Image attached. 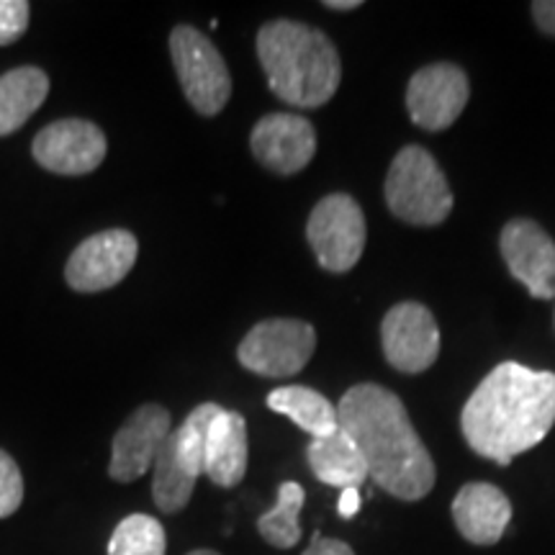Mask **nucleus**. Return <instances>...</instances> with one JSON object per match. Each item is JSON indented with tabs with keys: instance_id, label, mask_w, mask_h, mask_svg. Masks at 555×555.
Returning <instances> with one entry per match:
<instances>
[{
	"instance_id": "nucleus-1",
	"label": "nucleus",
	"mask_w": 555,
	"mask_h": 555,
	"mask_svg": "<svg viewBox=\"0 0 555 555\" xmlns=\"http://www.w3.org/2000/svg\"><path fill=\"white\" fill-rule=\"evenodd\" d=\"M555 425V373L502 363L470 393L461 429L474 453L499 466L545 440Z\"/></svg>"
},
{
	"instance_id": "nucleus-2",
	"label": "nucleus",
	"mask_w": 555,
	"mask_h": 555,
	"mask_svg": "<svg viewBox=\"0 0 555 555\" xmlns=\"http://www.w3.org/2000/svg\"><path fill=\"white\" fill-rule=\"evenodd\" d=\"M339 429L367 463V476L401 502L425 499L435 486V463L409 420L406 406L384 386L358 384L339 399Z\"/></svg>"
},
{
	"instance_id": "nucleus-3",
	"label": "nucleus",
	"mask_w": 555,
	"mask_h": 555,
	"mask_svg": "<svg viewBox=\"0 0 555 555\" xmlns=\"http://www.w3.org/2000/svg\"><path fill=\"white\" fill-rule=\"evenodd\" d=\"M258 57L268 86L296 108H319L335 99L343 62L324 31L278 18L258 31Z\"/></svg>"
},
{
	"instance_id": "nucleus-4",
	"label": "nucleus",
	"mask_w": 555,
	"mask_h": 555,
	"mask_svg": "<svg viewBox=\"0 0 555 555\" xmlns=\"http://www.w3.org/2000/svg\"><path fill=\"white\" fill-rule=\"evenodd\" d=\"M386 204L393 217L414 227H435L450 217L453 191L425 147L409 144L393 157L386 176Z\"/></svg>"
},
{
	"instance_id": "nucleus-5",
	"label": "nucleus",
	"mask_w": 555,
	"mask_h": 555,
	"mask_svg": "<svg viewBox=\"0 0 555 555\" xmlns=\"http://www.w3.org/2000/svg\"><path fill=\"white\" fill-rule=\"evenodd\" d=\"M170 54L180 88L201 116H217L232 99V75L214 41L196 26L180 24L170 34Z\"/></svg>"
},
{
	"instance_id": "nucleus-6",
	"label": "nucleus",
	"mask_w": 555,
	"mask_h": 555,
	"mask_svg": "<svg viewBox=\"0 0 555 555\" xmlns=\"http://www.w3.org/2000/svg\"><path fill=\"white\" fill-rule=\"evenodd\" d=\"M317 350V332L301 319H266L240 343L242 367L266 378H291L301 373Z\"/></svg>"
},
{
	"instance_id": "nucleus-7",
	"label": "nucleus",
	"mask_w": 555,
	"mask_h": 555,
	"mask_svg": "<svg viewBox=\"0 0 555 555\" xmlns=\"http://www.w3.org/2000/svg\"><path fill=\"white\" fill-rule=\"evenodd\" d=\"M363 208L347 193H332L311 211L307 240L317 253L319 266L330 273H347L358 266L365 249Z\"/></svg>"
},
{
	"instance_id": "nucleus-8",
	"label": "nucleus",
	"mask_w": 555,
	"mask_h": 555,
	"mask_svg": "<svg viewBox=\"0 0 555 555\" xmlns=\"http://www.w3.org/2000/svg\"><path fill=\"white\" fill-rule=\"evenodd\" d=\"M139 242L127 229H106L82 240L65 266L67 286L78 294H99L119 286L134 268Z\"/></svg>"
},
{
	"instance_id": "nucleus-9",
	"label": "nucleus",
	"mask_w": 555,
	"mask_h": 555,
	"mask_svg": "<svg viewBox=\"0 0 555 555\" xmlns=\"http://www.w3.org/2000/svg\"><path fill=\"white\" fill-rule=\"evenodd\" d=\"M106 134L88 119H60L34 137L31 155L54 176H88L106 159Z\"/></svg>"
},
{
	"instance_id": "nucleus-10",
	"label": "nucleus",
	"mask_w": 555,
	"mask_h": 555,
	"mask_svg": "<svg viewBox=\"0 0 555 555\" xmlns=\"http://www.w3.org/2000/svg\"><path fill=\"white\" fill-rule=\"evenodd\" d=\"M468 78L457 65L435 62L416 69L406 88V108L416 127L442 131L453 127L468 103Z\"/></svg>"
},
{
	"instance_id": "nucleus-11",
	"label": "nucleus",
	"mask_w": 555,
	"mask_h": 555,
	"mask_svg": "<svg viewBox=\"0 0 555 555\" xmlns=\"http://www.w3.org/2000/svg\"><path fill=\"white\" fill-rule=\"evenodd\" d=\"M384 356L401 373H422L440 356V330L425 304H397L380 324Z\"/></svg>"
},
{
	"instance_id": "nucleus-12",
	"label": "nucleus",
	"mask_w": 555,
	"mask_h": 555,
	"mask_svg": "<svg viewBox=\"0 0 555 555\" xmlns=\"http://www.w3.org/2000/svg\"><path fill=\"white\" fill-rule=\"evenodd\" d=\"M170 412L159 404H142L114 435L108 476L119 483H131L155 466L159 450L170 437Z\"/></svg>"
},
{
	"instance_id": "nucleus-13",
	"label": "nucleus",
	"mask_w": 555,
	"mask_h": 555,
	"mask_svg": "<svg viewBox=\"0 0 555 555\" xmlns=\"http://www.w3.org/2000/svg\"><path fill=\"white\" fill-rule=\"evenodd\" d=\"M509 273L530 291L532 298H555V242L532 219H512L499 237Z\"/></svg>"
},
{
	"instance_id": "nucleus-14",
	"label": "nucleus",
	"mask_w": 555,
	"mask_h": 555,
	"mask_svg": "<svg viewBox=\"0 0 555 555\" xmlns=\"http://www.w3.org/2000/svg\"><path fill=\"white\" fill-rule=\"evenodd\" d=\"M249 147L266 170L275 176H296L314 159L317 131L298 114H268L255 124Z\"/></svg>"
},
{
	"instance_id": "nucleus-15",
	"label": "nucleus",
	"mask_w": 555,
	"mask_h": 555,
	"mask_svg": "<svg viewBox=\"0 0 555 555\" xmlns=\"http://www.w3.org/2000/svg\"><path fill=\"white\" fill-rule=\"evenodd\" d=\"M453 519L461 535L474 545H494L504 538L512 519V504L491 483H466L453 499Z\"/></svg>"
},
{
	"instance_id": "nucleus-16",
	"label": "nucleus",
	"mask_w": 555,
	"mask_h": 555,
	"mask_svg": "<svg viewBox=\"0 0 555 555\" xmlns=\"http://www.w3.org/2000/svg\"><path fill=\"white\" fill-rule=\"evenodd\" d=\"M247 457L249 448L245 416L232 412V409H221L217 420L208 427L204 474L221 489H232V486L242 483V478L247 474Z\"/></svg>"
},
{
	"instance_id": "nucleus-17",
	"label": "nucleus",
	"mask_w": 555,
	"mask_h": 555,
	"mask_svg": "<svg viewBox=\"0 0 555 555\" xmlns=\"http://www.w3.org/2000/svg\"><path fill=\"white\" fill-rule=\"evenodd\" d=\"M309 466L322 483L337 489H360L367 478V463L350 435L337 429L330 437H317L307 450Z\"/></svg>"
},
{
	"instance_id": "nucleus-18",
	"label": "nucleus",
	"mask_w": 555,
	"mask_h": 555,
	"mask_svg": "<svg viewBox=\"0 0 555 555\" xmlns=\"http://www.w3.org/2000/svg\"><path fill=\"white\" fill-rule=\"evenodd\" d=\"M50 93L44 69L24 65L0 75V137L18 131L41 108Z\"/></svg>"
},
{
	"instance_id": "nucleus-19",
	"label": "nucleus",
	"mask_w": 555,
	"mask_h": 555,
	"mask_svg": "<svg viewBox=\"0 0 555 555\" xmlns=\"http://www.w3.org/2000/svg\"><path fill=\"white\" fill-rule=\"evenodd\" d=\"M268 406L273 412L288 416L304 433L317 437H330L339 429L337 406L327 397L307 386H281L268 393Z\"/></svg>"
},
{
	"instance_id": "nucleus-20",
	"label": "nucleus",
	"mask_w": 555,
	"mask_h": 555,
	"mask_svg": "<svg viewBox=\"0 0 555 555\" xmlns=\"http://www.w3.org/2000/svg\"><path fill=\"white\" fill-rule=\"evenodd\" d=\"M198 476L185 466L183 457L178 453L176 437L165 440L163 450H159L155 466H152V499L163 515H178L189 506L193 489H196Z\"/></svg>"
},
{
	"instance_id": "nucleus-21",
	"label": "nucleus",
	"mask_w": 555,
	"mask_h": 555,
	"mask_svg": "<svg viewBox=\"0 0 555 555\" xmlns=\"http://www.w3.org/2000/svg\"><path fill=\"white\" fill-rule=\"evenodd\" d=\"M304 502H307V494H304L301 483L296 481L281 483L275 506L258 519L260 538L273 547H278V551H288V547L298 545V540H301L298 515H301Z\"/></svg>"
},
{
	"instance_id": "nucleus-22",
	"label": "nucleus",
	"mask_w": 555,
	"mask_h": 555,
	"mask_svg": "<svg viewBox=\"0 0 555 555\" xmlns=\"http://www.w3.org/2000/svg\"><path fill=\"white\" fill-rule=\"evenodd\" d=\"M165 527L150 515H129L116 525L108 555H165Z\"/></svg>"
},
{
	"instance_id": "nucleus-23",
	"label": "nucleus",
	"mask_w": 555,
	"mask_h": 555,
	"mask_svg": "<svg viewBox=\"0 0 555 555\" xmlns=\"http://www.w3.org/2000/svg\"><path fill=\"white\" fill-rule=\"evenodd\" d=\"M21 502H24V476L18 463L5 450H0V519L16 515Z\"/></svg>"
},
{
	"instance_id": "nucleus-24",
	"label": "nucleus",
	"mask_w": 555,
	"mask_h": 555,
	"mask_svg": "<svg viewBox=\"0 0 555 555\" xmlns=\"http://www.w3.org/2000/svg\"><path fill=\"white\" fill-rule=\"evenodd\" d=\"M31 5L26 0H0V47H9L29 29Z\"/></svg>"
},
{
	"instance_id": "nucleus-25",
	"label": "nucleus",
	"mask_w": 555,
	"mask_h": 555,
	"mask_svg": "<svg viewBox=\"0 0 555 555\" xmlns=\"http://www.w3.org/2000/svg\"><path fill=\"white\" fill-rule=\"evenodd\" d=\"M304 555H356V551L343 543V540L322 538L319 532H314V540H311V545L304 551Z\"/></svg>"
},
{
	"instance_id": "nucleus-26",
	"label": "nucleus",
	"mask_w": 555,
	"mask_h": 555,
	"mask_svg": "<svg viewBox=\"0 0 555 555\" xmlns=\"http://www.w3.org/2000/svg\"><path fill=\"white\" fill-rule=\"evenodd\" d=\"M532 18L545 31L547 37H555V0H538L532 3Z\"/></svg>"
},
{
	"instance_id": "nucleus-27",
	"label": "nucleus",
	"mask_w": 555,
	"mask_h": 555,
	"mask_svg": "<svg viewBox=\"0 0 555 555\" xmlns=\"http://www.w3.org/2000/svg\"><path fill=\"white\" fill-rule=\"evenodd\" d=\"M337 512H339V517H343V519L356 517L360 512V491L358 489H343V494H339Z\"/></svg>"
},
{
	"instance_id": "nucleus-28",
	"label": "nucleus",
	"mask_w": 555,
	"mask_h": 555,
	"mask_svg": "<svg viewBox=\"0 0 555 555\" xmlns=\"http://www.w3.org/2000/svg\"><path fill=\"white\" fill-rule=\"evenodd\" d=\"M327 5L330 11H356V9H360V0H327Z\"/></svg>"
},
{
	"instance_id": "nucleus-29",
	"label": "nucleus",
	"mask_w": 555,
	"mask_h": 555,
	"mask_svg": "<svg viewBox=\"0 0 555 555\" xmlns=\"http://www.w3.org/2000/svg\"><path fill=\"white\" fill-rule=\"evenodd\" d=\"M185 555H221V553L211 551V547H198V551H191V553H185Z\"/></svg>"
}]
</instances>
